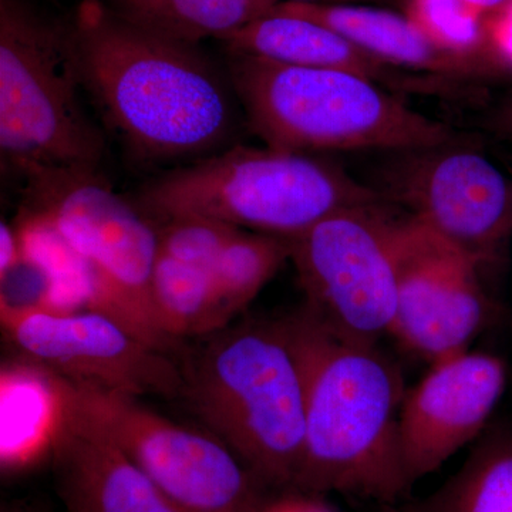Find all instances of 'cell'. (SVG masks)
<instances>
[{"label":"cell","mask_w":512,"mask_h":512,"mask_svg":"<svg viewBox=\"0 0 512 512\" xmlns=\"http://www.w3.org/2000/svg\"><path fill=\"white\" fill-rule=\"evenodd\" d=\"M83 90L131 153L147 161L218 153L234 107L200 47L153 35L83 2L69 25Z\"/></svg>","instance_id":"1"},{"label":"cell","mask_w":512,"mask_h":512,"mask_svg":"<svg viewBox=\"0 0 512 512\" xmlns=\"http://www.w3.org/2000/svg\"><path fill=\"white\" fill-rule=\"evenodd\" d=\"M284 318L306 383L305 457L296 490L402 504L413 485L400 450L407 390L399 367L377 343L338 335L303 305Z\"/></svg>","instance_id":"2"},{"label":"cell","mask_w":512,"mask_h":512,"mask_svg":"<svg viewBox=\"0 0 512 512\" xmlns=\"http://www.w3.org/2000/svg\"><path fill=\"white\" fill-rule=\"evenodd\" d=\"M200 339L180 362L183 399L269 491L296 490L306 383L284 316L231 323Z\"/></svg>","instance_id":"3"},{"label":"cell","mask_w":512,"mask_h":512,"mask_svg":"<svg viewBox=\"0 0 512 512\" xmlns=\"http://www.w3.org/2000/svg\"><path fill=\"white\" fill-rule=\"evenodd\" d=\"M228 79L249 127L281 150L404 153L464 137L357 74L228 52Z\"/></svg>","instance_id":"4"},{"label":"cell","mask_w":512,"mask_h":512,"mask_svg":"<svg viewBox=\"0 0 512 512\" xmlns=\"http://www.w3.org/2000/svg\"><path fill=\"white\" fill-rule=\"evenodd\" d=\"M384 198L313 154L235 146L147 184L141 211L158 221L198 215L239 229L292 238L349 208Z\"/></svg>","instance_id":"5"},{"label":"cell","mask_w":512,"mask_h":512,"mask_svg":"<svg viewBox=\"0 0 512 512\" xmlns=\"http://www.w3.org/2000/svg\"><path fill=\"white\" fill-rule=\"evenodd\" d=\"M69 25L28 0H0V150L23 177L99 167L106 143L84 113Z\"/></svg>","instance_id":"6"},{"label":"cell","mask_w":512,"mask_h":512,"mask_svg":"<svg viewBox=\"0 0 512 512\" xmlns=\"http://www.w3.org/2000/svg\"><path fill=\"white\" fill-rule=\"evenodd\" d=\"M25 178L28 215L49 225L89 269L92 309L110 313L165 352L177 350L158 329L154 311L156 224L123 200L99 167L46 168Z\"/></svg>","instance_id":"7"},{"label":"cell","mask_w":512,"mask_h":512,"mask_svg":"<svg viewBox=\"0 0 512 512\" xmlns=\"http://www.w3.org/2000/svg\"><path fill=\"white\" fill-rule=\"evenodd\" d=\"M52 376L63 399L181 510L258 512L271 495L214 434L160 416L140 397Z\"/></svg>","instance_id":"8"},{"label":"cell","mask_w":512,"mask_h":512,"mask_svg":"<svg viewBox=\"0 0 512 512\" xmlns=\"http://www.w3.org/2000/svg\"><path fill=\"white\" fill-rule=\"evenodd\" d=\"M396 212L386 201L360 205L286 238L289 261L305 292L303 306L338 335L367 343L392 335Z\"/></svg>","instance_id":"9"},{"label":"cell","mask_w":512,"mask_h":512,"mask_svg":"<svg viewBox=\"0 0 512 512\" xmlns=\"http://www.w3.org/2000/svg\"><path fill=\"white\" fill-rule=\"evenodd\" d=\"M373 187L460 249L485 274L507 261L512 178L470 138L394 153Z\"/></svg>","instance_id":"10"},{"label":"cell","mask_w":512,"mask_h":512,"mask_svg":"<svg viewBox=\"0 0 512 512\" xmlns=\"http://www.w3.org/2000/svg\"><path fill=\"white\" fill-rule=\"evenodd\" d=\"M2 323L20 355L70 382L183 399L181 363L110 313L2 308Z\"/></svg>","instance_id":"11"},{"label":"cell","mask_w":512,"mask_h":512,"mask_svg":"<svg viewBox=\"0 0 512 512\" xmlns=\"http://www.w3.org/2000/svg\"><path fill=\"white\" fill-rule=\"evenodd\" d=\"M393 239L397 303L390 336L430 365L470 349L495 315L483 272L460 249L399 208Z\"/></svg>","instance_id":"12"},{"label":"cell","mask_w":512,"mask_h":512,"mask_svg":"<svg viewBox=\"0 0 512 512\" xmlns=\"http://www.w3.org/2000/svg\"><path fill=\"white\" fill-rule=\"evenodd\" d=\"M507 383V365L493 353L468 349L431 363L400 410V450L410 484L483 436Z\"/></svg>","instance_id":"13"},{"label":"cell","mask_w":512,"mask_h":512,"mask_svg":"<svg viewBox=\"0 0 512 512\" xmlns=\"http://www.w3.org/2000/svg\"><path fill=\"white\" fill-rule=\"evenodd\" d=\"M56 392L47 456L67 512H185Z\"/></svg>","instance_id":"14"},{"label":"cell","mask_w":512,"mask_h":512,"mask_svg":"<svg viewBox=\"0 0 512 512\" xmlns=\"http://www.w3.org/2000/svg\"><path fill=\"white\" fill-rule=\"evenodd\" d=\"M228 52L262 57L289 66L339 70L366 77L397 94L454 96L464 84L404 72L380 62L335 30L315 20L271 10L222 40Z\"/></svg>","instance_id":"15"},{"label":"cell","mask_w":512,"mask_h":512,"mask_svg":"<svg viewBox=\"0 0 512 512\" xmlns=\"http://www.w3.org/2000/svg\"><path fill=\"white\" fill-rule=\"evenodd\" d=\"M276 12L328 26L380 62L404 72L468 83L476 70L433 45L404 13L373 3L279 2Z\"/></svg>","instance_id":"16"},{"label":"cell","mask_w":512,"mask_h":512,"mask_svg":"<svg viewBox=\"0 0 512 512\" xmlns=\"http://www.w3.org/2000/svg\"><path fill=\"white\" fill-rule=\"evenodd\" d=\"M397 512H512V420L490 424L446 483Z\"/></svg>","instance_id":"17"},{"label":"cell","mask_w":512,"mask_h":512,"mask_svg":"<svg viewBox=\"0 0 512 512\" xmlns=\"http://www.w3.org/2000/svg\"><path fill=\"white\" fill-rule=\"evenodd\" d=\"M111 13L128 25L153 35L200 45L224 40L256 19L268 15L278 0H103Z\"/></svg>","instance_id":"18"},{"label":"cell","mask_w":512,"mask_h":512,"mask_svg":"<svg viewBox=\"0 0 512 512\" xmlns=\"http://www.w3.org/2000/svg\"><path fill=\"white\" fill-rule=\"evenodd\" d=\"M59 413L53 377L23 357L2 370V467L18 468L49 451Z\"/></svg>","instance_id":"19"},{"label":"cell","mask_w":512,"mask_h":512,"mask_svg":"<svg viewBox=\"0 0 512 512\" xmlns=\"http://www.w3.org/2000/svg\"><path fill=\"white\" fill-rule=\"evenodd\" d=\"M151 292L158 329L171 342L204 338L232 323L212 272L183 264L161 251Z\"/></svg>","instance_id":"20"},{"label":"cell","mask_w":512,"mask_h":512,"mask_svg":"<svg viewBox=\"0 0 512 512\" xmlns=\"http://www.w3.org/2000/svg\"><path fill=\"white\" fill-rule=\"evenodd\" d=\"M403 13L433 45L473 67L480 79L498 76L491 55L490 16L466 0H404Z\"/></svg>","instance_id":"21"},{"label":"cell","mask_w":512,"mask_h":512,"mask_svg":"<svg viewBox=\"0 0 512 512\" xmlns=\"http://www.w3.org/2000/svg\"><path fill=\"white\" fill-rule=\"evenodd\" d=\"M288 239L241 229L212 268L225 311L234 320L289 261Z\"/></svg>","instance_id":"22"},{"label":"cell","mask_w":512,"mask_h":512,"mask_svg":"<svg viewBox=\"0 0 512 512\" xmlns=\"http://www.w3.org/2000/svg\"><path fill=\"white\" fill-rule=\"evenodd\" d=\"M160 251L183 264L212 271L221 252L241 229L198 215L167 218L156 225Z\"/></svg>","instance_id":"23"},{"label":"cell","mask_w":512,"mask_h":512,"mask_svg":"<svg viewBox=\"0 0 512 512\" xmlns=\"http://www.w3.org/2000/svg\"><path fill=\"white\" fill-rule=\"evenodd\" d=\"M490 40L498 76L512 74V5L490 16Z\"/></svg>","instance_id":"24"},{"label":"cell","mask_w":512,"mask_h":512,"mask_svg":"<svg viewBox=\"0 0 512 512\" xmlns=\"http://www.w3.org/2000/svg\"><path fill=\"white\" fill-rule=\"evenodd\" d=\"M320 497L298 490L282 491L279 495H269L258 512H336Z\"/></svg>","instance_id":"25"},{"label":"cell","mask_w":512,"mask_h":512,"mask_svg":"<svg viewBox=\"0 0 512 512\" xmlns=\"http://www.w3.org/2000/svg\"><path fill=\"white\" fill-rule=\"evenodd\" d=\"M23 262L22 241L18 228L9 224L0 225V281H6L13 269Z\"/></svg>","instance_id":"26"},{"label":"cell","mask_w":512,"mask_h":512,"mask_svg":"<svg viewBox=\"0 0 512 512\" xmlns=\"http://www.w3.org/2000/svg\"><path fill=\"white\" fill-rule=\"evenodd\" d=\"M485 124L495 137L512 141V96L491 111Z\"/></svg>","instance_id":"27"},{"label":"cell","mask_w":512,"mask_h":512,"mask_svg":"<svg viewBox=\"0 0 512 512\" xmlns=\"http://www.w3.org/2000/svg\"><path fill=\"white\" fill-rule=\"evenodd\" d=\"M466 2L487 16L497 15L512 5V0H466Z\"/></svg>","instance_id":"28"},{"label":"cell","mask_w":512,"mask_h":512,"mask_svg":"<svg viewBox=\"0 0 512 512\" xmlns=\"http://www.w3.org/2000/svg\"><path fill=\"white\" fill-rule=\"evenodd\" d=\"M0 512H46L39 505L23 503V501H13V503H5L2 505Z\"/></svg>","instance_id":"29"},{"label":"cell","mask_w":512,"mask_h":512,"mask_svg":"<svg viewBox=\"0 0 512 512\" xmlns=\"http://www.w3.org/2000/svg\"><path fill=\"white\" fill-rule=\"evenodd\" d=\"M278 2H322V3H373V5H383L390 0H278Z\"/></svg>","instance_id":"30"},{"label":"cell","mask_w":512,"mask_h":512,"mask_svg":"<svg viewBox=\"0 0 512 512\" xmlns=\"http://www.w3.org/2000/svg\"><path fill=\"white\" fill-rule=\"evenodd\" d=\"M83 2H103V0H83Z\"/></svg>","instance_id":"31"}]
</instances>
